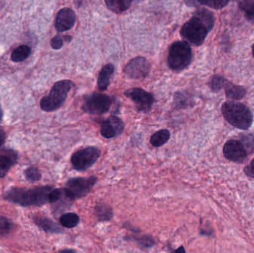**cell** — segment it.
Segmentation results:
<instances>
[{
	"label": "cell",
	"mask_w": 254,
	"mask_h": 253,
	"mask_svg": "<svg viewBox=\"0 0 254 253\" xmlns=\"http://www.w3.org/2000/svg\"><path fill=\"white\" fill-rule=\"evenodd\" d=\"M53 189L51 186H43L32 189L13 187L6 192L4 199L21 206H42L49 203V194Z\"/></svg>",
	"instance_id": "obj_1"
},
{
	"label": "cell",
	"mask_w": 254,
	"mask_h": 253,
	"mask_svg": "<svg viewBox=\"0 0 254 253\" xmlns=\"http://www.w3.org/2000/svg\"><path fill=\"white\" fill-rule=\"evenodd\" d=\"M222 112L225 120L237 129L247 130L253 123L252 111L241 102L234 101L224 102Z\"/></svg>",
	"instance_id": "obj_2"
},
{
	"label": "cell",
	"mask_w": 254,
	"mask_h": 253,
	"mask_svg": "<svg viewBox=\"0 0 254 253\" xmlns=\"http://www.w3.org/2000/svg\"><path fill=\"white\" fill-rule=\"evenodd\" d=\"M73 86L74 83L71 80H64L57 82L49 95L43 97L40 101L41 109L47 112L59 109L65 103Z\"/></svg>",
	"instance_id": "obj_3"
},
{
	"label": "cell",
	"mask_w": 254,
	"mask_h": 253,
	"mask_svg": "<svg viewBox=\"0 0 254 253\" xmlns=\"http://www.w3.org/2000/svg\"><path fill=\"white\" fill-rule=\"evenodd\" d=\"M192 56V50L187 42L176 41L170 46L167 64L173 71H183L191 63Z\"/></svg>",
	"instance_id": "obj_4"
},
{
	"label": "cell",
	"mask_w": 254,
	"mask_h": 253,
	"mask_svg": "<svg viewBox=\"0 0 254 253\" xmlns=\"http://www.w3.org/2000/svg\"><path fill=\"white\" fill-rule=\"evenodd\" d=\"M98 183L96 176L89 178H74L67 181L64 189V194L70 200L74 201L86 197Z\"/></svg>",
	"instance_id": "obj_5"
},
{
	"label": "cell",
	"mask_w": 254,
	"mask_h": 253,
	"mask_svg": "<svg viewBox=\"0 0 254 253\" xmlns=\"http://www.w3.org/2000/svg\"><path fill=\"white\" fill-rule=\"evenodd\" d=\"M208 32L207 26L195 16L185 23L181 29L182 37L188 43L195 46L202 45Z\"/></svg>",
	"instance_id": "obj_6"
},
{
	"label": "cell",
	"mask_w": 254,
	"mask_h": 253,
	"mask_svg": "<svg viewBox=\"0 0 254 253\" xmlns=\"http://www.w3.org/2000/svg\"><path fill=\"white\" fill-rule=\"evenodd\" d=\"M113 100L109 95L102 93H93L85 98L82 105L84 112L92 115H102L110 111Z\"/></svg>",
	"instance_id": "obj_7"
},
{
	"label": "cell",
	"mask_w": 254,
	"mask_h": 253,
	"mask_svg": "<svg viewBox=\"0 0 254 253\" xmlns=\"http://www.w3.org/2000/svg\"><path fill=\"white\" fill-rule=\"evenodd\" d=\"M101 151L95 147L77 150L71 155V163L75 170L83 172L92 167L100 158Z\"/></svg>",
	"instance_id": "obj_8"
},
{
	"label": "cell",
	"mask_w": 254,
	"mask_h": 253,
	"mask_svg": "<svg viewBox=\"0 0 254 253\" xmlns=\"http://www.w3.org/2000/svg\"><path fill=\"white\" fill-rule=\"evenodd\" d=\"M125 95L134 102L137 111L142 112H149L155 102L153 95L140 88L128 89Z\"/></svg>",
	"instance_id": "obj_9"
},
{
	"label": "cell",
	"mask_w": 254,
	"mask_h": 253,
	"mask_svg": "<svg viewBox=\"0 0 254 253\" xmlns=\"http://www.w3.org/2000/svg\"><path fill=\"white\" fill-rule=\"evenodd\" d=\"M150 65L146 58L137 56L127 63L125 68V74L127 77L133 80L145 78L149 74Z\"/></svg>",
	"instance_id": "obj_10"
},
{
	"label": "cell",
	"mask_w": 254,
	"mask_h": 253,
	"mask_svg": "<svg viewBox=\"0 0 254 253\" xmlns=\"http://www.w3.org/2000/svg\"><path fill=\"white\" fill-rule=\"evenodd\" d=\"M125 123L120 117L110 116L101 123V134L106 139H111L123 133Z\"/></svg>",
	"instance_id": "obj_11"
},
{
	"label": "cell",
	"mask_w": 254,
	"mask_h": 253,
	"mask_svg": "<svg viewBox=\"0 0 254 253\" xmlns=\"http://www.w3.org/2000/svg\"><path fill=\"white\" fill-rule=\"evenodd\" d=\"M223 153L225 157L235 163H243L248 155L247 150L243 143L235 140L228 141L224 146Z\"/></svg>",
	"instance_id": "obj_12"
},
{
	"label": "cell",
	"mask_w": 254,
	"mask_h": 253,
	"mask_svg": "<svg viewBox=\"0 0 254 253\" xmlns=\"http://www.w3.org/2000/svg\"><path fill=\"white\" fill-rule=\"evenodd\" d=\"M76 22V15L74 10L68 7H64L59 10L55 19V28L58 32H64L71 29Z\"/></svg>",
	"instance_id": "obj_13"
},
{
	"label": "cell",
	"mask_w": 254,
	"mask_h": 253,
	"mask_svg": "<svg viewBox=\"0 0 254 253\" xmlns=\"http://www.w3.org/2000/svg\"><path fill=\"white\" fill-rule=\"evenodd\" d=\"M17 161V154L15 152L5 151L0 154V178H4L10 168Z\"/></svg>",
	"instance_id": "obj_14"
},
{
	"label": "cell",
	"mask_w": 254,
	"mask_h": 253,
	"mask_svg": "<svg viewBox=\"0 0 254 253\" xmlns=\"http://www.w3.org/2000/svg\"><path fill=\"white\" fill-rule=\"evenodd\" d=\"M36 225L38 226L41 230L48 233H62L63 229L59 225L54 222L50 218L43 216H36L34 218Z\"/></svg>",
	"instance_id": "obj_15"
},
{
	"label": "cell",
	"mask_w": 254,
	"mask_h": 253,
	"mask_svg": "<svg viewBox=\"0 0 254 253\" xmlns=\"http://www.w3.org/2000/svg\"><path fill=\"white\" fill-rule=\"evenodd\" d=\"M115 67L113 64H107L103 67L98 76V86L100 91H106L110 83V78L114 73Z\"/></svg>",
	"instance_id": "obj_16"
},
{
	"label": "cell",
	"mask_w": 254,
	"mask_h": 253,
	"mask_svg": "<svg viewBox=\"0 0 254 253\" xmlns=\"http://www.w3.org/2000/svg\"><path fill=\"white\" fill-rule=\"evenodd\" d=\"M95 215L101 222L110 221L113 218V208L105 203H98L95 207Z\"/></svg>",
	"instance_id": "obj_17"
},
{
	"label": "cell",
	"mask_w": 254,
	"mask_h": 253,
	"mask_svg": "<svg viewBox=\"0 0 254 253\" xmlns=\"http://www.w3.org/2000/svg\"><path fill=\"white\" fill-rule=\"evenodd\" d=\"M225 94L227 98L229 99L234 100V101H239L243 99L246 95V91L244 88L240 86H235L231 83H228L225 85Z\"/></svg>",
	"instance_id": "obj_18"
},
{
	"label": "cell",
	"mask_w": 254,
	"mask_h": 253,
	"mask_svg": "<svg viewBox=\"0 0 254 253\" xmlns=\"http://www.w3.org/2000/svg\"><path fill=\"white\" fill-rule=\"evenodd\" d=\"M132 0H105L106 4L112 11L116 13H123L129 8Z\"/></svg>",
	"instance_id": "obj_19"
},
{
	"label": "cell",
	"mask_w": 254,
	"mask_h": 253,
	"mask_svg": "<svg viewBox=\"0 0 254 253\" xmlns=\"http://www.w3.org/2000/svg\"><path fill=\"white\" fill-rule=\"evenodd\" d=\"M170 139V132L168 129H161L155 132L150 137V144L154 147H161Z\"/></svg>",
	"instance_id": "obj_20"
},
{
	"label": "cell",
	"mask_w": 254,
	"mask_h": 253,
	"mask_svg": "<svg viewBox=\"0 0 254 253\" xmlns=\"http://www.w3.org/2000/svg\"><path fill=\"white\" fill-rule=\"evenodd\" d=\"M80 217L74 212H67L61 215L60 222L65 228L72 229L77 227L80 223Z\"/></svg>",
	"instance_id": "obj_21"
},
{
	"label": "cell",
	"mask_w": 254,
	"mask_h": 253,
	"mask_svg": "<svg viewBox=\"0 0 254 253\" xmlns=\"http://www.w3.org/2000/svg\"><path fill=\"white\" fill-rule=\"evenodd\" d=\"M193 16L198 17L207 26L209 31H211L214 25V16L212 12L206 9L201 8L196 10Z\"/></svg>",
	"instance_id": "obj_22"
},
{
	"label": "cell",
	"mask_w": 254,
	"mask_h": 253,
	"mask_svg": "<svg viewBox=\"0 0 254 253\" xmlns=\"http://www.w3.org/2000/svg\"><path fill=\"white\" fill-rule=\"evenodd\" d=\"M31 48L26 45H22L13 51L11 60L15 62H20L25 60L31 54Z\"/></svg>",
	"instance_id": "obj_23"
},
{
	"label": "cell",
	"mask_w": 254,
	"mask_h": 253,
	"mask_svg": "<svg viewBox=\"0 0 254 253\" xmlns=\"http://www.w3.org/2000/svg\"><path fill=\"white\" fill-rule=\"evenodd\" d=\"M127 240L134 241V242L140 245V246L143 247L145 248H150L155 245V239L152 238V236H149V235H139V236H131V239L128 238L127 239Z\"/></svg>",
	"instance_id": "obj_24"
},
{
	"label": "cell",
	"mask_w": 254,
	"mask_h": 253,
	"mask_svg": "<svg viewBox=\"0 0 254 253\" xmlns=\"http://www.w3.org/2000/svg\"><path fill=\"white\" fill-rule=\"evenodd\" d=\"M190 101L185 94L182 93V92H177L174 95L175 108L177 109L187 108L188 105H190Z\"/></svg>",
	"instance_id": "obj_25"
},
{
	"label": "cell",
	"mask_w": 254,
	"mask_h": 253,
	"mask_svg": "<svg viewBox=\"0 0 254 253\" xmlns=\"http://www.w3.org/2000/svg\"><path fill=\"white\" fill-rule=\"evenodd\" d=\"M228 83L226 79L221 76H213L209 82V86L213 92H218Z\"/></svg>",
	"instance_id": "obj_26"
},
{
	"label": "cell",
	"mask_w": 254,
	"mask_h": 253,
	"mask_svg": "<svg viewBox=\"0 0 254 253\" xmlns=\"http://www.w3.org/2000/svg\"><path fill=\"white\" fill-rule=\"evenodd\" d=\"M199 4L213 9H222L229 3L230 0H197Z\"/></svg>",
	"instance_id": "obj_27"
},
{
	"label": "cell",
	"mask_w": 254,
	"mask_h": 253,
	"mask_svg": "<svg viewBox=\"0 0 254 253\" xmlns=\"http://www.w3.org/2000/svg\"><path fill=\"white\" fill-rule=\"evenodd\" d=\"M13 224L11 221L4 216H0V236H5L11 231Z\"/></svg>",
	"instance_id": "obj_28"
},
{
	"label": "cell",
	"mask_w": 254,
	"mask_h": 253,
	"mask_svg": "<svg viewBox=\"0 0 254 253\" xmlns=\"http://www.w3.org/2000/svg\"><path fill=\"white\" fill-rule=\"evenodd\" d=\"M25 175L27 180L31 181V182H35V181H40L42 178L40 171L36 167L28 168V169L25 170Z\"/></svg>",
	"instance_id": "obj_29"
},
{
	"label": "cell",
	"mask_w": 254,
	"mask_h": 253,
	"mask_svg": "<svg viewBox=\"0 0 254 253\" xmlns=\"http://www.w3.org/2000/svg\"><path fill=\"white\" fill-rule=\"evenodd\" d=\"M242 143H243L246 150H249V151H253L254 150V135H249L243 137V142Z\"/></svg>",
	"instance_id": "obj_30"
},
{
	"label": "cell",
	"mask_w": 254,
	"mask_h": 253,
	"mask_svg": "<svg viewBox=\"0 0 254 253\" xmlns=\"http://www.w3.org/2000/svg\"><path fill=\"white\" fill-rule=\"evenodd\" d=\"M64 40L61 36L57 35L51 40V46L55 50H59L64 46Z\"/></svg>",
	"instance_id": "obj_31"
},
{
	"label": "cell",
	"mask_w": 254,
	"mask_h": 253,
	"mask_svg": "<svg viewBox=\"0 0 254 253\" xmlns=\"http://www.w3.org/2000/svg\"><path fill=\"white\" fill-rule=\"evenodd\" d=\"M238 2L243 10L254 6V0H238Z\"/></svg>",
	"instance_id": "obj_32"
},
{
	"label": "cell",
	"mask_w": 254,
	"mask_h": 253,
	"mask_svg": "<svg viewBox=\"0 0 254 253\" xmlns=\"http://www.w3.org/2000/svg\"><path fill=\"white\" fill-rule=\"evenodd\" d=\"M245 12V16L249 22L254 23V6L249 7L243 10Z\"/></svg>",
	"instance_id": "obj_33"
},
{
	"label": "cell",
	"mask_w": 254,
	"mask_h": 253,
	"mask_svg": "<svg viewBox=\"0 0 254 253\" xmlns=\"http://www.w3.org/2000/svg\"><path fill=\"white\" fill-rule=\"evenodd\" d=\"M245 173L251 178H254V159L251 162L249 166L245 168Z\"/></svg>",
	"instance_id": "obj_34"
},
{
	"label": "cell",
	"mask_w": 254,
	"mask_h": 253,
	"mask_svg": "<svg viewBox=\"0 0 254 253\" xmlns=\"http://www.w3.org/2000/svg\"><path fill=\"white\" fill-rule=\"evenodd\" d=\"M6 137L7 136H6L5 132L2 130V129H0V147L5 142Z\"/></svg>",
	"instance_id": "obj_35"
},
{
	"label": "cell",
	"mask_w": 254,
	"mask_h": 253,
	"mask_svg": "<svg viewBox=\"0 0 254 253\" xmlns=\"http://www.w3.org/2000/svg\"><path fill=\"white\" fill-rule=\"evenodd\" d=\"M185 3L189 7H195V6L198 5V1L197 0H185Z\"/></svg>",
	"instance_id": "obj_36"
},
{
	"label": "cell",
	"mask_w": 254,
	"mask_h": 253,
	"mask_svg": "<svg viewBox=\"0 0 254 253\" xmlns=\"http://www.w3.org/2000/svg\"><path fill=\"white\" fill-rule=\"evenodd\" d=\"M3 118V111L1 109V105H0V123H1V120H2Z\"/></svg>",
	"instance_id": "obj_37"
},
{
	"label": "cell",
	"mask_w": 254,
	"mask_h": 253,
	"mask_svg": "<svg viewBox=\"0 0 254 253\" xmlns=\"http://www.w3.org/2000/svg\"><path fill=\"white\" fill-rule=\"evenodd\" d=\"M61 252H62V253H65V252L73 253V252H75V251H72V250H65V251H61Z\"/></svg>",
	"instance_id": "obj_38"
},
{
	"label": "cell",
	"mask_w": 254,
	"mask_h": 253,
	"mask_svg": "<svg viewBox=\"0 0 254 253\" xmlns=\"http://www.w3.org/2000/svg\"><path fill=\"white\" fill-rule=\"evenodd\" d=\"M183 251V252H185V250L184 249L183 247H182V248H179V249L176 250V251H177V252H178V251Z\"/></svg>",
	"instance_id": "obj_39"
},
{
	"label": "cell",
	"mask_w": 254,
	"mask_h": 253,
	"mask_svg": "<svg viewBox=\"0 0 254 253\" xmlns=\"http://www.w3.org/2000/svg\"><path fill=\"white\" fill-rule=\"evenodd\" d=\"M252 51H253V55L254 57V45L253 46V48H252Z\"/></svg>",
	"instance_id": "obj_40"
}]
</instances>
